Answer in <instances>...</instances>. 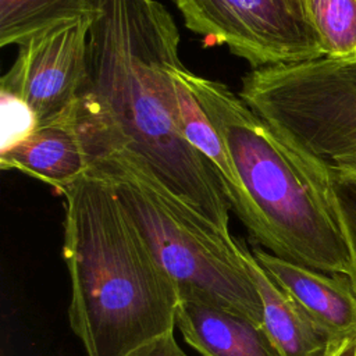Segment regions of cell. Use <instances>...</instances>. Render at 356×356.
Returning <instances> with one entry per match:
<instances>
[{
	"label": "cell",
	"mask_w": 356,
	"mask_h": 356,
	"mask_svg": "<svg viewBox=\"0 0 356 356\" xmlns=\"http://www.w3.org/2000/svg\"><path fill=\"white\" fill-rule=\"evenodd\" d=\"M179 32L156 0H93L75 125L90 163L127 152L178 199L229 232L216 168L184 138L172 71Z\"/></svg>",
	"instance_id": "1"
},
{
	"label": "cell",
	"mask_w": 356,
	"mask_h": 356,
	"mask_svg": "<svg viewBox=\"0 0 356 356\" xmlns=\"http://www.w3.org/2000/svg\"><path fill=\"white\" fill-rule=\"evenodd\" d=\"M70 325L86 356H125L175 328L178 292L124 211L89 170L61 193Z\"/></svg>",
	"instance_id": "2"
},
{
	"label": "cell",
	"mask_w": 356,
	"mask_h": 356,
	"mask_svg": "<svg viewBox=\"0 0 356 356\" xmlns=\"http://www.w3.org/2000/svg\"><path fill=\"white\" fill-rule=\"evenodd\" d=\"M222 138L241 185L232 209L270 253L348 277L350 257L328 178L225 83L179 67Z\"/></svg>",
	"instance_id": "3"
},
{
	"label": "cell",
	"mask_w": 356,
	"mask_h": 356,
	"mask_svg": "<svg viewBox=\"0 0 356 356\" xmlns=\"http://www.w3.org/2000/svg\"><path fill=\"white\" fill-rule=\"evenodd\" d=\"M114 188L153 259L179 300H197L261 323V302L246 266L243 243L178 199L127 152L92 164Z\"/></svg>",
	"instance_id": "4"
},
{
	"label": "cell",
	"mask_w": 356,
	"mask_h": 356,
	"mask_svg": "<svg viewBox=\"0 0 356 356\" xmlns=\"http://www.w3.org/2000/svg\"><path fill=\"white\" fill-rule=\"evenodd\" d=\"M239 96L325 177L356 175V86L330 58L253 68Z\"/></svg>",
	"instance_id": "5"
},
{
	"label": "cell",
	"mask_w": 356,
	"mask_h": 356,
	"mask_svg": "<svg viewBox=\"0 0 356 356\" xmlns=\"http://www.w3.org/2000/svg\"><path fill=\"white\" fill-rule=\"evenodd\" d=\"M185 26L253 68L323 58L300 0H174Z\"/></svg>",
	"instance_id": "6"
},
{
	"label": "cell",
	"mask_w": 356,
	"mask_h": 356,
	"mask_svg": "<svg viewBox=\"0 0 356 356\" xmlns=\"http://www.w3.org/2000/svg\"><path fill=\"white\" fill-rule=\"evenodd\" d=\"M90 15L46 29L19 44L0 88L22 97L39 127L75 115L86 75Z\"/></svg>",
	"instance_id": "7"
},
{
	"label": "cell",
	"mask_w": 356,
	"mask_h": 356,
	"mask_svg": "<svg viewBox=\"0 0 356 356\" xmlns=\"http://www.w3.org/2000/svg\"><path fill=\"white\" fill-rule=\"evenodd\" d=\"M256 260L323 330L330 341L356 338V293L341 274H328L254 246Z\"/></svg>",
	"instance_id": "8"
},
{
	"label": "cell",
	"mask_w": 356,
	"mask_h": 356,
	"mask_svg": "<svg viewBox=\"0 0 356 356\" xmlns=\"http://www.w3.org/2000/svg\"><path fill=\"white\" fill-rule=\"evenodd\" d=\"M175 327L200 356H280L261 323L197 300H179Z\"/></svg>",
	"instance_id": "9"
},
{
	"label": "cell",
	"mask_w": 356,
	"mask_h": 356,
	"mask_svg": "<svg viewBox=\"0 0 356 356\" xmlns=\"http://www.w3.org/2000/svg\"><path fill=\"white\" fill-rule=\"evenodd\" d=\"M74 117L38 127L21 145L0 154L1 170H18L61 193L92 168Z\"/></svg>",
	"instance_id": "10"
},
{
	"label": "cell",
	"mask_w": 356,
	"mask_h": 356,
	"mask_svg": "<svg viewBox=\"0 0 356 356\" xmlns=\"http://www.w3.org/2000/svg\"><path fill=\"white\" fill-rule=\"evenodd\" d=\"M246 266L261 302V325L280 356H324L330 338L256 260L243 243Z\"/></svg>",
	"instance_id": "11"
},
{
	"label": "cell",
	"mask_w": 356,
	"mask_h": 356,
	"mask_svg": "<svg viewBox=\"0 0 356 356\" xmlns=\"http://www.w3.org/2000/svg\"><path fill=\"white\" fill-rule=\"evenodd\" d=\"M178 68L172 71V78L181 132L186 142L216 168L222 181L231 209H234L241 199V185L225 143L193 92L177 75L175 71Z\"/></svg>",
	"instance_id": "12"
},
{
	"label": "cell",
	"mask_w": 356,
	"mask_h": 356,
	"mask_svg": "<svg viewBox=\"0 0 356 356\" xmlns=\"http://www.w3.org/2000/svg\"><path fill=\"white\" fill-rule=\"evenodd\" d=\"M93 0H0V46L22 44L64 22L89 17Z\"/></svg>",
	"instance_id": "13"
},
{
	"label": "cell",
	"mask_w": 356,
	"mask_h": 356,
	"mask_svg": "<svg viewBox=\"0 0 356 356\" xmlns=\"http://www.w3.org/2000/svg\"><path fill=\"white\" fill-rule=\"evenodd\" d=\"M325 58L356 56V0H300Z\"/></svg>",
	"instance_id": "14"
},
{
	"label": "cell",
	"mask_w": 356,
	"mask_h": 356,
	"mask_svg": "<svg viewBox=\"0 0 356 356\" xmlns=\"http://www.w3.org/2000/svg\"><path fill=\"white\" fill-rule=\"evenodd\" d=\"M39 127L31 106L18 95L0 88V154L28 139Z\"/></svg>",
	"instance_id": "15"
},
{
	"label": "cell",
	"mask_w": 356,
	"mask_h": 356,
	"mask_svg": "<svg viewBox=\"0 0 356 356\" xmlns=\"http://www.w3.org/2000/svg\"><path fill=\"white\" fill-rule=\"evenodd\" d=\"M334 203L346 239L350 271L348 280L356 293V175H328Z\"/></svg>",
	"instance_id": "16"
},
{
	"label": "cell",
	"mask_w": 356,
	"mask_h": 356,
	"mask_svg": "<svg viewBox=\"0 0 356 356\" xmlns=\"http://www.w3.org/2000/svg\"><path fill=\"white\" fill-rule=\"evenodd\" d=\"M125 356H186V353L178 345L174 331H170L135 348Z\"/></svg>",
	"instance_id": "17"
},
{
	"label": "cell",
	"mask_w": 356,
	"mask_h": 356,
	"mask_svg": "<svg viewBox=\"0 0 356 356\" xmlns=\"http://www.w3.org/2000/svg\"><path fill=\"white\" fill-rule=\"evenodd\" d=\"M324 356H356V338H345L332 341Z\"/></svg>",
	"instance_id": "18"
},
{
	"label": "cell",
	"mask_w": 356,
	"mask_h": 356,
	"mask_svg": "<svg viewBox=\"0 0 356 356\" xmlns=\"http://www.w3.org/2000/svg\"><path fill=\"white\" fill-rule=\"evenodd\" d=\"M334 67L353 85L356 86V56L349 58H341V60H332L330 58Z\"/></svg>",
	"instance_id": "19"
}]
</instances>
